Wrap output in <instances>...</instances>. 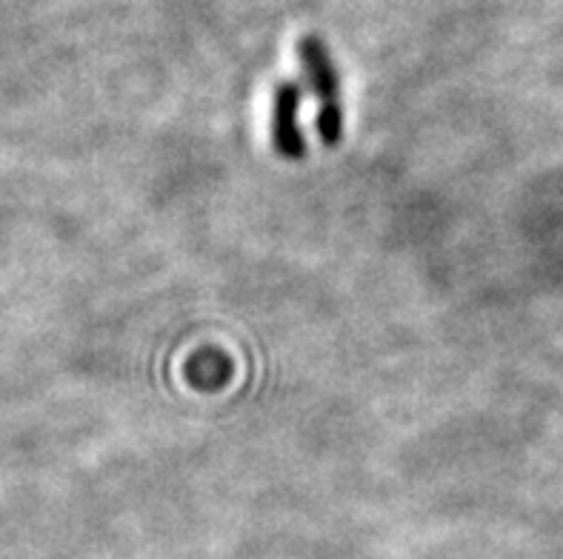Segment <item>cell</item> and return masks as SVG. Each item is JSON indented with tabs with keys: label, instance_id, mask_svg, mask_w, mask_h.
I'll return each mask as SVG.
<instances>
[{
	"label": "cell",
	"instance_id": "cell-1",
	"mask_svg": "<svg viewBox=\"0 0 563 559\" xmlns=\"http://www.w3.org/2000/svg\"><path fill=\"white\" fill-rule=\"evenodd\" d=\"M298 57L307 75V83L318 100V114H314V128H318V141L327 149H338L346 132V114H343L341 98V75L327 49V41L318 35L300 37Z\"/></svg>",
	"mask_w": 563,
	"mask_h": 559
},
{
	"label": "cell",
	"instance_id": "cell-2",
	"mask_svg": "<svg viewBox=\"0 0 563 559\" xmlns=\"http://www.w3.org/2000/svg\"><path fill=\"white\" fill-rule=\"evenodd\" d=\"M300 103L303 92L295 80H280L272 92V149L280 160L298 164L307 157V137L300 132Z\"/></svg>",
	"mask_w": 563,
	"mask_h": 559
}]
</instances>
